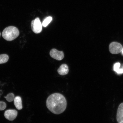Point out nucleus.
I'll use <instances>...</instances> for the list:
<instances>
[{
	"label": "nucleus",
	"instance_id": "nucleus-12",
	"mask_svg": "<svg viewBox=\"0 0 123 123\" xmlns=\"http://www.w3.org/2000/svg\"><path fill=\"white\" fill-rule=\"evenodd\" d=\"M7 101L9 102H11L14 100L15 96L13 93H10L7 94L6 96L4 97Z\"/></svg>",
	"mask_w": 123,
	"mask_h": 123
},
{
	"label": "nucleus",
	"instance_id": "nucleus-3",
	"mask_svg": "<svg viewBox=\"0 0 123 123\" xmlns=\"http://www.w3.org/2000/svg\"><path fill=\"white\" fill-rule=\"evenodd\" d=\"M42 24L39 18H36L32 21L31 23L32 31L35 33H40L42 29Z\"/></svg>",
	"mask_w": 123,
	"mask_h": 123
},
{
	"label": "nucleus",
	"instance_id": "nucleus-14",
	"mask_svg": "<svg viewBox=\"0 0 123 123\" xmlns=\"http://www.w3.org/2000/svg\"><path fill=\"white\" fill-rule=\"evenodd\" d=\"M120 64L119 63H117L114 66V70L116 72L120 68Z\"/></svg>",
	"mask_w": 123,
	"mask_h": 123
},
{
	"label": "nucleus",
	"instance_id": "nucleus-17",
	"mask_svg": "<svg viewBox=\"0 0 123 123\" xmlns=\"http://www.w3.org/2000/svg\"><path fill=\"white\" fill-rule=\"evenodd\" d=\"M122 53L123 54V49L122 50Z\"/></svg>",
	"mask_w": 123,
	"mask_h": 123
},
{
	"label": "nucleus",
	"instance_id": "nucleus-13",
	"mask_svg": "<svg viewBox=\"0 0 123 123\" xmlns=\"http://www.w3.org/2000/svg\"><path fill=\"white\" fill-rule=\"evenodd\" d=\"M6 107V103L3 101H0V110H3Z\"/></svg>",
	"mask_w": 123,
	"mask_h": 123
},
{
	"label": "nucleus",
	"instance_id": "nucleus-16",
	"mask_svg": "<svg viewBox=\"0 0 123 123\" xmlns=\"http://www.w3.org/2000/svg\"><path fill=\"white\" fill-rule=\"evenodd\" d=\"M123 123V121H121V122L119 123Z\"/></svg>",
	"mask_w": 123,
	"mask_h": 123
},
{
	"label": "nucleus",
	"instance_id": "nucleus-7",
	"mask_svg": "<svg viewBox=\"0 0 123 123\" xmlns=\"http://www.w3.org/2000/svg\"><path fill=\"white\" fill-rule=\"evenodd\" d=\"M116 116L118 123L123 121V103L120 104L118 107Z\"/></svg>",
	"mask_w": 123,
	"mask_h": 123
},
{
	"label": "nucleus",
	"instance_id": "nucleus-6",
	"mask_svg": "<svg viewBox=\"0 0 123 123\" xmlns=\"http://www.w3.org/2000/svg\"><path fill=\"white\" fill-rule=\"evenodd\" d=\"M18 114V111L16 110H9L6 111L5 112L4 115L5 117L9 121L14 120Z\"/></svg>",
	"mask_w": 123,
	"mask_h": 123
},
{
	"label": "nucleus",
	"instance_id": "nucleus-18",
	"mask_svg": "<svg viewBox=\"0 0 123 123\" xmlns=\"http://www.w3.org/2000/svg\"><path fill=\"white\" fill-rule=\"evenodd\" d=\"M0 36H1V33H0Z\"/></svg>",
	"mask_w": 123,
	"mask_h": 123
},
{
	"label": "nucleus",
	"instance_id": "nucleus-9",
	"mask_svg": "<svg viewBox=\"0 0 123 123\" xmlns=\"http://www.w3.org/2000/svg\"><path fill=\"white\" fill-rule=\"evenodd\" d=\"M14 101L15 107L18 110H20L22 109V100L20 97L19 96L15 97Z\"/></svg>",
	"mask_w": 123,
	"mask_h": 123
},
{
	"label": "nucleus",
	"instance_id": "nucleus-11",
	"mask_svg": "<svg viewBox=\"0 0 123 123\" xmlns=\"http://www.w3.org/2000/svg\"><path fill=\"white\" fill-rule=\"evenodd\" d=\"M52 20V18L51 17H48L46 18L43 21L42 25L44 27H47L49 24L51 22Z\"/></svg>",
	"mask_w": 123,
	"mask_h": 123
},
{
	"label": "nucleus",
	"instance_id": "nucleus-15",
	"mask_svg": "<svg viewBox=\"0 0 123 123\" xmlns=\"http://www.w3.org/2000/svg\"><path fill=\"white\" fill-rule=\"evenodd\" d=\"M116 73L118 74H121L123 73V68H119L117 71L116 72Z\"/></svg>",
	"mask_w": 123,
	"mask_h": 123
},
{
	"label": "nucleus",
	"instance_id": "nucleus-1",
	"mask_svg": "<svg viewBox=\"0 0 123 123\" xmlns=\"http://www.w3.org/2000/svg\"><path fill=\"white\" fill-rule=\"evenodd\" d=\"M46 106L52 113L59 115L63 112L67 108V103L65 97L59 93L52 94L47 98Z\"/></svg>",
	"mask_w": 123,
	"mask_h": 123
},
{
	"label": "nucleus",
	"instance_id": "nucleus-8",
	"mask_svg": "<svg viewBox=\"0 0 123 123\" xmlns=\"http://www.w3.org/2000/svg\"><path fill=\"white\" fill-rule=\"evenodd\" d=\"M57 71L58 74L62 76L67 74L69 72L68 66L66 64H62L58 69Z\"/></svg>",
	"mask_w": 123,
	"mask_h": 123
},
{
	"label": "nucleus",
	"instance_id": "nucleus-2",
	"mask_svg": "<svg viewBox=\"0 0 123 123\" xmlns=\"http://www.w3.org/2000/svg\"><path fill=\"white\" fill-rule=\"evenodd\" d=\"M19 32L18 28L13 26L6 27L2 32V36L4 39L8 41H11L18 37Z\"/></svg>",
	"mask_w": 123,
	"mask_h": 123
},
{
	"label": "nucleus",
	"instance_id": "nucleus-10",
	"mask_svg": "<svg viewBox=\"0 0 123 123\" xmlns=\"http://www.w3.org/2000/svg\"><path fill=\"white\" fill-rule=\"evenodd\" d=\"M9 59L8 55L5 54L0 55V64L7 62Z\"/></svg>",
	"mask_w": 123,
	"mask_h": 123
},
{
	"label": "nucleus",
	"instance_id": "nucleus-4",
	"mask_svg": "<svg viewBox=\"0 0 123 123\" xmlns=\"http://www.w3.org/2000/svg\"><path fill=\"white\" fill-rule=\"evenodd\" d=\"M109 49L111 53L115 54L122 52L123 48L122 46L119 43L113 42L110 44Z\"/></svg>",
	"mask_w": 123,
	"mask_h": 123
},
{
	"label": "nucleus",
	"instance_id": "nucleus-5",
	"mask_svg": "<svg viewBox=\"0 0 123 123\" xmlns=\"http://www.w3.org/2000/svg\"><path fill=\"white\" fill-rule=\"evenodd\" d=\"M50 55L52 58L58 61L62 60L64 57L63 52L59 51L55 49H52L50 50Z\"/></svg>",
	"mask_w": 123,
	"mask_h": 123
}]
</instances>
